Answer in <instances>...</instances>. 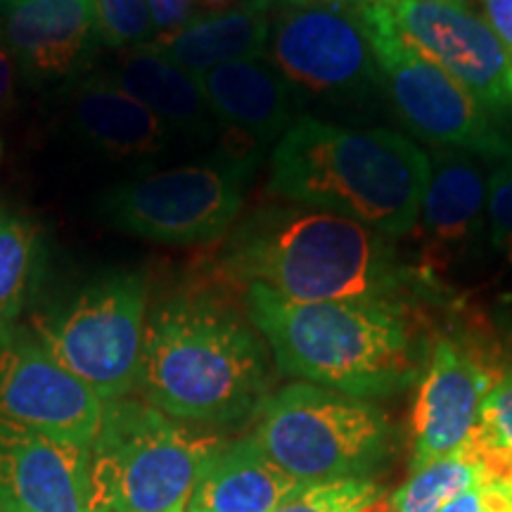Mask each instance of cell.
<instances>
[{
  "mask_svg": "<svg viewBox=\"0 0 512 512\" xmlns=\"http://www.w3.org/2000/svg\"><path fill=\"white\" fill-rule=\"evenodd\" d=\"M214 264L228 283L264 285L292 302L432 297L394 238L302 204L249 211L223 238Z\"/></svg>",
  "mask_w": 512,
  "mask_h": 512,
  "instance_id": "cell-1",
  "label": "cell"
},
{
  "mask_svg": "<svg viewBox=\"0 0 512 512\" xmlns=\"http://www.w3.org/2000/svg\"><path fill=\"white\" fill-rule=\"evenodd\" d=\"M245 302L275 366L302 382L375 399L406 389L427 361L430 347L403 299L292 302L247 285Z\"/></svg>",
  "mask_w": 512,
  "mask_h": 512,
  "instance_id": "cell-2",
  "label": "cell"
},
{
  "mask_svg": "<svg viewBox=\"0 0 512 512\" xmlns=\"http://www.w3.org/2000/svg\"><path fill=\"white\" fill-rule=\"evenodd\" d=\"M268 351L223 297L178 292L147 320L136 389L178 422L238 425L268 399Z\"/></svg>",
  "mask_w": 512,
  "mask_h": 512,
  "instance_id": "cell-3",
  "label": "cell"
},
{
  "mask_svg": "<svg viewBox=\"0 0 512 512\" xmlns=\"http://www.w3.org/2000/svg\"><path fill=\"white\" fill-rule=\"evenodd\" d=\"M427 181L430 157L399 133L299 117L273 145L268 190L401 238L418 223Z\"/></svg>",
  "mask_w": 512,
  "mask_h": 512,
  "instance_id": "cell-4",
  "label": "cell"
},
{
  "mask_svg": "<svg viewBox=\"0 0 512 512\" xmlns=\"http://www.w3.org/2000/svg\"><path fill=\"white\" fill-rule=\"evenodd\" d=\"M219 444L143 399L107 401L88 448V512H185Z\"/></svg>",
  "mask_w": 512,
  "mask_h": 512,
  "instance_id": "cell-5",
  "label": "cell"
},
{
  "mask_svg": "<svg viewBox=\"0 0 512 512\" xmlns=\"http://www.w3.org/2000/svg\"><path fill=\"white\" fill-rule=\"evenodd\" d=\"M297 482L366 477L389 453L392 427L373 401L311 382L268 394L249 434Z\"/></svg>",
  "mask_w": 512,
  "mask_h": 512,
  "instance_id": "cell-6",
  "label": "cell"
},
{
  "mask_svg": "<svg viewBox=\"0 0 512 512\" xmlns=\"http://www.w3.org/2000/svg\"><path fill=\"white\" fill-rule=\"evenodd\" d=\"M259 162L223 150L207 162L150 171L107 190L100 214L112 228L155 245H211L240 221Z\"/></svg>",
  "mask_w": 512,
  "mask_h": 512,
  "instance_id": "cell-7",
  "label": "cell"
},
{
  "mask_svg": "<svg viewBox=\"0 0 512 512\" xmlns=\"http://www.w3.org/2000/svg\"><path fill=\"white\" fill-rule=\"evenodd\" d=\"M145 313V275L107 271L79 290L67 306L38 318L36 337L102 403L117 401L138 387Z\"/></svg>",
  "mask_w": 512,
  "mask_h": 512,
  "instance_id": "cell-8",
  "label": "cell"
},
{
  "mask_svg": "<svg viewBox=\"0 0 512 512\" xmlns=\"http://www.w3.org/2000/svg\"><path fill=\"white\" fill-rule=\"evenodd\" d=\"M354 12L373 50L380 88L408 131L434 147L486 159L512 157V145L491 124L489 112L451 74L415 50L377 0H363Z\"/></svg>",
  "mask_w": 512,
  "mask_h": 512,
  "instance_id": "cell-9",
  "label": "cell"
},
{
  "mask_svg": "<svg viewBox=\"0 0 512 512\" xmlns=\"http://www.w3.org/2000/svg\"><path fill=\"white\" fill-rule=\"evenodd\" d=\"M266 53L299 95L363 98L380 86L373 50L354 10L292 5L271 22Z\"/></svg>",
  "mask_w": 512,
  "mask_h": 512,
  "instance_id": "cell-10",
  "label": "cell"
},
{
  "mask_svg": "<svg viewBox=\"0 0 512 512\" xmlns=\"http://www.w3.org/2000/svg\"><path fill=\"white\" fill-rule=\"evenodd\" d=\"M415 50L451 74L486 112H512V60L482 17L460 3L377 0Z\"/></svg>",
  "mask_w": 512,
  "mask_h": 512,
  "instance_id": "cell-11",
  "label": "cell"
},
{
  "mask_svg": "<svg viewBox=\"0 0 512 512\" xmlns=\"http://www.w3.org/2000/svg\"><path fill=\"white\" fill-rule=\"evenodd\" d=\"M102 406L36 335L19 325L0 328V418L91 448Z\"/></svg>",
  "mask_w": 512,
  "mask_h": 512,
  "instance_id": "cell-12",
  "label": "cell"
},
{
  "mask_svg": "<svg viewBox=\"0 0 512 512\" xmlns=\"http://www.w3.org/2000/svg\"><path fill=\"white\" fill-rule=\"evenodd\" d=\"M498 375L463 342L432 339L411 411V472L465 444Z\"/></svg>",
  "mask_w": 512,
  "mask_h": 512,
  "instance_id": "cell-13",
  "label": "cell"
},
{
  "mask_svg": "<svg viewBox=\"0 0 512 512\" xmlns=\"http://www.w3.org/2000/svg\"><path fill=\"white\" fill-rule=\"evenodd\" d=\"M486 183L467 152L434 147L430 181L418 223H415V259L408 261L432 297L444 292V283L460 261L470 254L482 233Z\"/></svg>",
  "mask_w": 512,
  "mask_h": 512,
  "instance_id": "cell-14",
  "label": "cell"
},
{
  "mask_svg": "<svg viewBox=\"0 0 512 512\" xmlns=\"http://www.w3.org/2000/svg\"><path fill=\"white\" fill-rule=\"evenodd\" d=\"M195 79L233 155L261 157L299 119L302 95L266 57L221 64Z\"/></svg>",
  "mask_w": 512,
  "mask_h": 512,
  "instance_id": "cell-15",
  "label": "cell"
},
{
  "mask_svg": "<svg viewBox=\"0 0 512 512\" xmlns=\"http://www.w3.org/2000/svg\"><path fill=\"white\" fill-rule=\"evenodd\" d=\"M0 512H88V448L0 418Z\"/></svg>",
  "mask_w": 512,
  "mask_h": 512,
  "instance_id": "cell-16",
  "label": "cell"
},
{
  "mask_svg": "<svg viewBox=\"0 0 512 512\" xmlns=\"http://www.w3.org/2000/svg\"><path fill=\"white\" fill-rule=\"evenodd\" d=\"M0 43L31 83L72 79L98 46L93 0H0Z\"/></svg>",
  "mask_w": 512,
  "mask_h": 512,
  "instance_id": "cell-17",
  "label": "cell"
},
{
  "mask_svg": "<svg viewBox=\"0 0 512 512\" xmlns=\"http://www.w3.org/2000/svg\"><path fill=\"white\" fill-rule=\"evenodd\" d=\"M67 117L83 143L110 159L157 157L176 138L155 114L102 72L81 76L69 86Z\"/></svg>",
  "mask_w": 512,
  "mask_h": 512,
  "instance_id": "cell-18",
  "label": "cell"
},
{
  "mask_svg": "<svg viewBox=\"0 0 512 512\" xmlns=\"http://www.w3.org/2000/svg\"><path fill=\"white\" fill-rule=\"evenodd\" d=\"M102 74L147 107L176 138L209 140L216 121L204 102L195 74L171 62L155 43L121 50Z\"/></svg>",
  "mask_w": 512,
  "mask_h": 512,
  "instance_id": "cell-19",
  "label": "cell"
},
{
  "mask_svg": "<svg viewBox=\"0 0 512 512\" xmlns=\"http://www.w3.org/2000/svg\"><path fill=\"white\" fill-rule=\"evenodd\" d=\"M297 484L252 437L221 441L204 463L185 512H273Z\"/></svg>",
  "mask_w": 512,
  "mask_h": 512,
  "instance_id": "cell-20",
  "label": "cell"
},
{
  "mask_svg": "<svg viewBox=\"0 0 512 512\" xmlns=\"http://www.w3.org/2000/svg\"><path fill=\"white\" fill-rule=\"evenodd\" d=\"M271 19L261 10L235 8L223 15H200L155 46L190 74H204L221 64L266 57Z\"/></svg>",
  "mask_w": 512,
  "mask_h": 512,
  "instance_id": "cell-21",
  "label": "cell"
},
{
  "mask_svg": "<svg viewBox=\"0 0 512 512\" xmlns=\"http://www.w3.org/2000/svg\"><path fill=\"white\" fill-rule=\"evenodd\" d=\"M43 230L22 211L0 204V328L17 325L46 275Z\"/></svg>",
  "mask_w": 512,
  "mask_h": 512,
  "instance_id": "cell-22",
  "label": "cell"
},
{
  "mask_svg": "<svg viewBox=\"0 0 512 512\" xmlns=\"http://www.w3.org/2000/svg\"><path fill=\"white\" fill-rule=\"evenodd\" d=\"M484 479L486 472L482 463L463 444L458 451L413 470L411 477L389 498V505L396 512H439L446 503Z\"/></svg>",
  "mask_w": 512,
  "mask_h": 512,
  "instance_id": "cell-23",
  "label": "cell"
},
{
  "mask_svg": "<svg viewBox=\"0 0 512 512\" xmlns=\"http://www.w3.org/2000/svg\"><path fill=\"white\" fill-rule=\"evenodd\" d=\"M465 446L482 463L486 477L512 484V368L496 377Z\"/></svg>",
  "mask_w": 512,
  "mask_h": 512,
  "instance_id": "cell-24",
  "label": "cell"
},
{
  "mask_svg": "<svg viewBox=\"0 0 512 512\" xmlns=\"http://www.w3.org/2000/svg\"><path fill=\"white\" fill-rule=\"evenodd\" d=\"M380 494V486L368 477L299 482L273 512H363Z\"/></svg>",
  "mask_w": 512,
  "mask_h": 512,
  "instance_id": "cell-25",
  "label": "cell"
},
{
  "mask_svg": "<svg viewBox=\"0 0 512 512\" xmlns=\"http://www.w3.org/2000/svg\"><path fill=\"white\" fill-rule=\"evenodd\" d=\"M95 41L110 50H128L155 41L147 0H93Z\"/></svg>",
  "mask_w": 512,
  "mask_h": 512,
  "instance_id": "cell-26",
  "label": "cell"
},
{
  "mask_svg": "<svg viewBox=\"0 0 512 512\" xmlns=\"http://www.w3.org/2000/svg\"><path fill=\"white\" fill-rule=\"evenodd\" d=\"M491 247L512 264V162H505L489 178Z\"/></svg>",
  "mask_w": 512,
  "mask_h": 512,
  "instance_id": "cell-27",
  "label": "cell"
},
{
  "mask_svg": "<svg viewBox=\"0 0 512 512\" xmlns=\"http://www.w3.org/2000/svg\"><path fill=\"white\" fill-rule=\"evenodd\" d=\"M439 512H512V484L486 477Z\"/></svg>",
  "mask_w": 512,
  "mask_h": 512,
  "instance_id": "cell-28",
  "label": "cell"
},
{
  "mask_svg": "<svg viewBox=\"0 0 512 512\" xmlns=\"http://www.w3.org/2000/svg\"><path fill=\"white\" fill-rule=\"evenodd\" d=\"M147 5H150L155 38L174 34V31L183 29L195 17H200L197 0H147Z\"/></svg>",
  "mask_w": 512,
  "mask_h": 512,
  "instance_id": "cell-29",
  "label": "cell"
},
{
  "mask_svg": "<svg viewBox=\"0 0 512 512\" xmlns=\"http://www.w3.org/2000/svg\"><path fill=\"white\" fill-rule=\"evenodd\" d=\"M484 22L512 60V0H482Z\"/></svg>",
  "mask_w": 512,
  "mask_h": 512,
  "instance_id": "cell-30",
  "label": "cell"
},
{
  "mask_svg": "<svg viewBox=\"0 0 512 512\" xmlns=\"http://www.w3.org/2000/svg\"><path fill=\"white\" fill-rule=\"evenodd\" d=\"M15 72L17 64L0 43V114L8 112L15 102Z\"/></svg>",
  "mask_w": 512,
  "mask_h": 512,
  "instance_id": "cell-31",
  "label": "cell"
},
{
  "mask_svg": "<svg viewBox=\"0 0 512 512\" xmlns=\"http://www.w3.org/2000/svg\"><path fill=\"white\" fill-rule=\"evenodd\" d=\"M235 8H242L238 0H197V12L200 15H223Z\"/></svg>",
  "mask_w": 512,
  "mask_h": 512,
  "instance_id": "cell-32",
  "label": "cell"
},
{
  "mask_svg": "<svg viewBox=\"0 0 512 512\" xmlns=\"http://www.w3.org/2000/svg\"><path fill=\"white\" fill-rule=\"evenodd\" d=\"M501 323L505 328V335H508V342L512 344V294L501 297Z\"/></svg>",
  "mask_w": 512,
  "mask_h": 512,
  "instance_id": "cell-33",
  "label": "cell"
},
{
  "mask_svg": "<svg viewBox=\"0 0 512 512\" xmlns=\"http://www.w3.org/2000/svg\"><path fill=\"white\" fill-rule=\"evenodd\" d=\"M363 0H311V5H328V8H342V10H356Z\"/></svg>",
  "mask_w": 512,
  "mask_h": 512,
  "instance_id": "cell-34",
  "label": "cell"
},
{
  "mask_svg": "<svg viewBox=\"0 0 512 512\" xmlns=\"http://www.w3.org/2000/svg\"><path fill=\"white\" fill-rule=\"evenodd\" d=\"M238 3L242 5V8H247V10L266 12L268 5H271V0H238Z\"/></svg>",
  "mask_w": 512,
  "mask_h": 512,
  "instance_id": "cell-35",
  "label": "cell"
},
{
  "mask_svg": "<svg viewBox=\"0 0 512 512\" xmlns=\"http://www.w3.org/2000/svg\"><path fill=\"white\" fill-rule=\"evenodd\" d=\"M363 512H396L392 505H389V501H384L382 505H377V503H373L370 505V508H366Z\"/></svg>",
  "mask_w": 512,
  "mask_h": 512,
  "instance_id": "cell-36",
  "label": "cell"
},
{
  "mask_svg": "<svg viewBox=\"0 0 512 512\" xmlns=\"http://www.w3.org/2000/svg\"><path fill=\"white\" fill-rule=\"evenodd\" d=\"M290 5H311V0H285Z\"/></svg>",
  "mask_w": 512,
  "mask_h": 512,
  "instance_id": "cell-37",
  "label": "cell"
},
{
  "mask_svg": "<svg viewBox=\"0 0 512 512\" xmlns=\"http://www.w3.org/2000/svg\"><path fill=\"white\" fill-rule=\"evenodd\" d=\"M439 3H458V0H439Z\"/></svg>",
  "mask_w": 512,
  "mask_h": 512,
  "instance_id": "cell-38",
  "label": "cell"
}]
</instances>
